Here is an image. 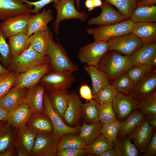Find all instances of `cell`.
Returning <instances> with one entry per match:
<instances>
[{
    "label": "cell",
    "instance_id": "obj_52",
    "mask_svg": "<svg viewBox=\"0 0 156 156\" xmlns=\"http://www.w3.org/2000/svg\"><path fill=\"white\" fill-rule=\"evenodd\" d=\"M15 148L17 155L18 156H29L26 151L19 140L16 144Z\"/></svg>",
    "mask_w": 156,
    "mask_h": 156
},
{
    "label": "cell",
    "instance_id": "obj_53",
    "mask_svg": "<svg viewBox=\"0 0 156 156\" xmlns=\"http://www.w3.org/2000/svg\"><path fill=\"white\" fill-rule=\"evenodd\" d=\"M156 3V0H142L137 1L136 7L154 5Z\"/></svg>",
    "mask_w": 156,
    "mask_h": 156
},
{
    "label": "cell",
    "instance_id": "obj_18",
    "mask_svg": "<svg viewBox=\"0 0 156 156\" xmlns=\"http://www.w3.org/2000/svg\"><path fill=\"white\" fill-rule=\"evenodd\" d=\"M156 88L155 70L147 74L135 84L129 95L138 100L156 92Z\"/></svg>",
    "mask_w": 156,
    "mask_h": 156
},
{
    "label": "cell",
    "instance_id": "obj_27",
    "mask_svg": "<svg viewBox=\"0 0 156 156\" xmlns=\"http://www.w3.org/2000/svg\"><path fill=\"white\" fill-rule=\"evenodd\" d=\"M134 65L149 64L156 58V42L144 43L134 54L129 56Z\"/></svg>",
    "mask_w": 156,
    "mask_h": 156
},
{
    "label": "cell",
    "instance_id": "obj_19",
    "mask_svg": "<svg viewBox=\"0 0 156 156\" xmlns=\"http://www.w3.org/2000/svg\"><path fill=\"white\" fill-rule=\"evenodd\" d=\"M18 140V129L10 125L7 120L0 121V154L15 148Z\"/></svg>",
    "mask_w": 156,
    "mask_h": 156
},
{
    "label": "cell",
    "instance_id": "obj_17",
    "mask_svg": "<svg viewBox=\"0 0 156 156\" xmlns=\"http://www.w3.org/2000/svg\"><path fill=\"white\" fill-rule=\"evenodd\" d=\"M23 0H0V19L23 14H32V8Z\"/></svg>",
    "mask_w": 156,
    "mask_h": 156
},
{
    "label": "cell",
    "instance_id": "obj_38",
    "mask_svg": "<svg viewBox=\"0 0 156 156\" xmlns=\"http://www.w3.org/2000/svg\"><path fill=\"white\" fill-rule=\"evenodd\" d=\"M138 110L146 116L156 118V92L138 100Z\"/></svg>",
    "mask_w": 156,
    "mask_h": 156
},
{
    "label": "cell",
    "instance_id": "obj_22",
    "mask_svg": "<svg viewBox=\"0 0 156 156\" xmlns=\"http://www.w3.org/2000/svg\"><path fill=\"white\" fill-rule=\"evenodd\" d=\"M52 10L44 8L41 12L32 14L29 19L27 35L29 37L34 32L48 27V23L54 18Z\"/></svg>",
    "mask_w": 156,
    "mask_h": 156
},
{
    "label": "cell",
    "instance_id": "obj_26",
    "mask_svg": "<svg viewBox=\"0 0 156 156\" xmlns=\"http://www.w3.org/2000/svg\"><path fill=\"white\" fill-rule=\"evenodd\" d=\"M52 31L48 27L38 31L29 37L30 45L37 52L46 55Z\"/></svg>",
    "mask_w": 156,
    "mask_h": 156
},
{
    "label": "cell",
    "instance_id": "obj_10",
    "mask_svg": "<svg viewBox=\"0 0 156 156\" xmlns=\"http://www.w3.org/2000/svg\"><path fill=\"white\" fill-rule=\"evenodd\" d=\"M32 14H23L3 20L0 23V29L6 38L23 33L27 34L29 19Z\"/></svg>",
    "mask_w": 156,
    "mask_h": 156
},
{
    "label": "cell",
    "instance_id": "obj_14",
    "mask_svg": "<svg viewBox=\"0 0 156 156\" xmlns=\"http://www.w3.org/2000/svg\"><path fill=\"white\" fill-rule=\"evenodd\" d=\"M99 8L101 10V14L98 16L89 20L88 21V25H97L99 26L108 25L129 19L104 1H103L102 5Z\"/></svg>",
    "mask_w": 156,
    "mask_h": 156
},
{
    "label": "cell",
    "instance_id": "obj_58",
    "mask_svg": "<svg viewBox=\"0 0 156 156\" xmlns=\"http://www.w3.org/2000/svg\"><path fill=\"white\" fill-rule=\"evenodd\" d=\"M94 7H99L102 5L103 1L102 0H92Z\"/></svg>",
    "mask_w": 156,
    "mask_h": 156
},
{
    "label": "cell",
    "instance_id": "obj_13",
    "mask_svg": "<svg viewBox=\"0 0 156 156\" xmlns=\"http://www.w3.org/2000/svg\"><path fill=\"white\" fill-rule=\"evenodd\" d=\"M43 104L44 107V112L50 118L55 133L60 137L63 135L68 133L79 134L80 127H72L66 125L53 109L48 95L45 92L43 96Z\"/></svg>",
    "mask_w": 156,
    "mask_h": 156
},
{
    "label": "cell",
    "instance_id": "obj_45",
    "mask_svg": "<svg viewBox=\"0 0 156 156\" xmlns=\"http://www.w3.org/2000/svg\"><path fill=\"white\" fill-rule=\"evenodd\" d=\"M98 108L99 120L102 124L111 123L117 120L112 102L107 104H98Z\"/></svg>",
    "mask_w": 156,
    "mask_h": 156
},
{
    "label": "cell",
    "instance_id": "obj_11",
    "mask_svg": "<svg viewBox=\"0 0 156 156\" xmlns=\"http://www.w3.org/2000/svg\"><path fill=\"white\" fill-rule=\"evenodd\" d=\"M49 70V66L46 62L27 71L19 73L13 88H28L34 86Z\"/></svg>",
    "mask_w": 156,
    "mask_h": 156
},
{
    "label": "cell",
    "instance_id": "obj_44",
    "mask_svg": "<svg viewBox=\"0 0 156 156\" xmlns=\"http://www.w3.org/2000/svg\"><path fill=\"white\" fill-rule=\"evenodd\" d=\"M118 92L129 94L134 84L126 72L125 73L114 80L112 84Z\"/></svg>",
    "mask_w": 156,
    "mask_h": 156
},
{
    "label": "cell",
    "instance_id": "obj_40",
    "mask_svg": "<svg viewBox=\"0 0 156 156\" xmlns=\"http://www.w3.org/2000/svg\"><path fill=\"white\" fill-rule=\"evenodd\" d=\"M107 3L116 7L118 11L130 19L136 7L137 0H105Z\"/></svg>",
    "mask_w": 156,
    "mask_h": 156
},
{
    "label": "cell",
    "instance_id": "obj_30",
    "mask_svg": "<svg viewBox=\"0 0 156 156\" xmlns=\"http://www.w3.org/2000/svg\"><path fill=\"white\" fill-rule=\"evenodd\" d=\"M130 19L134 23H156V6H143L136 7Z\"/></svg>",
    "mask_w": 156,
    "mask_h": 156
},
{
    "label": "cell",
    "instance_id": "obj_29",
    "mask_svg": "<svg viewBox=\"0 0 156 156\" xmlns=\"http://www.w3.org/2000/svg\"><path fill=\"white\" fill-rule=\"evenodd\" d=\"M84 69L90 78L92 95L102 88L110 84V81L105 74L96 66L87 65L84 66Z\"/></svg>",
    "mask_w": 156,
    "mask_h": 156
},
{
    "label": "cell",
    "instance_id": "obj_56",
    "mask_svg": "<svg viewBox=\"0 0 156 156\" xmlns=\"http://www.w3.org/2000/svg\"><path fill=\"white\" fill-rule=\"evenodd\" d=\"M99 156H116V154L114 149L112 148L105 151Z\"/></svg>",
    "mask_w": 156,
    "mask_h": 156
},
{
    "label": "cell",
    "instance_id": "obj_46",
    "mask_svg": "<svg viewBox=\"0 0 156 156\" xmlns=\"http://www.w3.org/2000/svg\"><path fill=\"white\" fill-rule=\"evenodd\" d=\"M6 37L0 29V61L6 69L11 60L13 56L10 46L6 41Z\"/></svg>",
    "mask_w": 156,
    "mask_h": 156
},
{
    "label": "cell",
    "instance_id": "obj_59",
    "mask_svg": "<svg viewBox=\"0 0 156 156\" xmlns=\"http://www.w3.org/2000/svg\"><path fill=\"white\" fill-rule=\"evenodd\" d=\"M9 71L6 69L0 64V74L8 72Z\"/></svg>",
    "mask_w": 156,
    "mask_h": 156
},
{
    "label": "cell",
    "instance_id": "obj_47",
    "mask_svg": "<svg viewBox=\"0 0 156 156\" xmlns=\"http://www.w3.org/2000/svg\"><path fill=\"white\" fill-rule=\"evenodd\" d=\"M60 0H40L35 2H31L28 0H23V2L27 4L30 7L32 8V6L34 7L32 9V13H36L40 12L42 9L47 5L52 2L55 3Z\"/></svg>",
    "mask_w": 156,
    "mask_h": 156
},
{
    "label": "cell",
    "instance_id": "obj_3",
    "mask_svg": "<svg viewBox=\"0 0 156 156\" xmlns=\"http://www.w3.org/2000/svg\"><path fill=\"white\" fill-rule=\"evenodd\" d=\"M46 62V55L35 51L30 45L21 54L13 57L6 69L20 73Z\"/></svg>",
    "mask_w": 156,
    "mask_h": 156
},
{
    "label": "cell",
    "instance_id": "obj_31",
    "mask_svg": "<svg viewBox=\"0 0 156 156\" xmlns=\"http://www.w3.org/2000/svg\"><path fill=\"white\" fill-rule=\"evenodd\" d=\"M145 115L138 110L132 112L123 121L121 122L118 134L121 137L129 135L142 121Z\"/></svg>",
    "mask_w": 156,
    "mask_h": 156
},
{
    "label": "cell",
    "instance_id": "obj_39",
    "mask_svg": "<svg viewBox=\"0 0 156 156\" xmlns=\"http://www.w3.org/2000/svg\"><path fill=\"white\" fill-rule=\"evenodd\" d=\"M18 130L19 140L29 156H31L36 134L26 126Z\"/></svg>",
    "mask_w": 156,
    "mask_h": 156
},
{
    "label": "cell",
    "instance_id": "obj_25",
    "mask_svg": "<svg viewBox=\"0 0 156 156\" xmlns=\"http://www.w3.org/2000/svg\"><path fill=\"white\" fill-rule=\"evenodd\" d=\"M131 32L145 43L156 42V23H134Z\"/></svg>",
    "mask_w": 156,
    "mask_h": 156
},
{
    "label": "cell",
    "instance_id": "obj_28",
    "mask_svg": "<svg viewBox=\"0 0 156 156\" xmlns=\"http://www.w3.org/2000/svg\"><path fill=\"white\" fill-rule=\"evenodd\" d=\"M52 107L63 120L68 104V89L58 90L48 95Z\"/></svg>",
    "mask_w": 156,
    "mask_h": 156
},
{
    "label": "cell",
    "instance_id": "obj_24",
    "mask_svg": "<svg viewBox=\"0 0 156 156\" xmlns=\"http://www.w3.org/2000/svg\"><path fill=\"white\" fill-rule=\"evenodd\" d=\"M27 88L16 89L12 88L0 99V105L8 112L25 102Z\"/></svg>",
    "mask_w": 156,
    "mask_h": 156
},
{
    "label": "cell",
    "instance_id": "obj_5",
    "mask_svg": "<svg viewBox=\"0 0 156 156\" xmlns=\"http://www.w3.org/2000/svg\"><path fill=\"white\" fill-rule=\"evenodd\" d=\"M76 0H60L53 3V6L56 9L57 14L53 23L54 31L57 36L59 33V27L60 23L63 20L76 19L82 21H86L88 14L85 12H79L75 7Z\"/></svg>",
    "mask_w": 156,
    "mask_h": 156
},
{
    "label": "cell",
    "instance_id": "obj_7",
    "mask_svg": "<svg viewBox=\"0 0 156 156\" xmlns=\"http://www.w3.org/2000/svg\"><path fill=\"white\" fill-rule=\"evenodd\" d=\"M107 42L109 45L108 51L115 50L128 56L134 54L145 43L132 32L111 38Z\"/></svg>",
    "mask_w": 156,
    "mask_h": 156
},
{
    "label": "cell",
    "instance_id": "obj_9",
    "mask_svg": "<svg viewBox=\"0 0 156 156\" xmlns=\"http://www.w3.org/2000/svg\"><path fill=\"white\" fill-rule=\"evenodd\" d=\"M60 138L54 132L36 134L31 156H57Z\"/></svg>",
    "mask_w": 156,
    "mask_h": 156
},
{
    "label": "cell",
    "instance_id": "obj_15",
    "mask_svg": "<svg viewBox=\"0 0 156 156\" xmlns=\"http://www.w3.org/2000/svg\"><path fill=\"white\" fill-rule=\"evenodd\" d=\"M155 127L149 124L145 116L133 131L129 134L140 153H143L154 133Z\"/></svg>",
    "mask_w": 156,
    "mask_h": 156
},
{
    "label": "cell",
    "instance_id": "obj_12",
    "mask_svg": "<svg viewBox=\"0 0 156 156\" xmlns=\"http://www.w3.org/2000/svg\"><path fill=\"white\" fill-rule=\"evenodd\" d=\"M138 101L131 95L118 92L112 103L114 110L119 121L122 122L132 112L138 110Z\"/></svg>",
    "mask_w": 156,
    "mask_h": 156
},
{
    "label": "cell",
    "instance_id": "obj_6",
    "mask_svg": "<svg viewBox=\"0 0 156 156\" xmlns=\"http://www.w3.org/2000/svg\"><path fill=\"white\" fill-rule=\"evenodd\" d=\"M73 73L69 71L49 70L41 79V84L49 93L58 90L68 89L75 80Z\"/></svg>",
    "mask_w": 156,
    "mask_h": 156
},
{
    "label": "cell",
    "instance_id": "obj_4",
    "mask_svg": "<svg viewBox=\"0 0 156 156\" xmlns=\"http://www.w3.org/2000/svg\"><path fill=\"white\" fill-rule=\"evenodd\" d=\"M130 19L114 24L87 28V32L92 35L95 41L107 42L111 38L131 32L134 24Z\"/></svg>",
    "mask_w": 156,
    "mask_h": 156
},
{
    "label": "cell",
    "instance_id": "obj_23",
    "mask_svg": "<svg viewBox=\"0 0 156 156\" xmlns=\"http://www.w3.org/2000/svg\"><path fill=\"white\" fill-rule=\"evenodd\" d=\"M45 89L40 84L28 88L25 95V102L34 112H43L44 95Z\"/></svg>",
    "mask_w": 156,
    "mask_h": 156
},
{
    "label": "cell",
    "instance_id": "obj_35",
    "mask_svg": "<svg viewBox=\"0 0 156 156\" xmlns=\"http://www.w3.org/2000/svg\"><path fill=\"white\" fill-rule=\"evenodd\" d=\"M29 38L27 34L23 33L8 38V43L13 57L20 54L29 47Z\"/></svg>",
    "mask_w": 156,
    "mask_h": 156
},
{
    "label": "cell",
    "instance_id": "obj_48",
    "mask_svg": "<svg viewBox=\"0 0 156 156\" xmlns=\"http://www.w3.org/2000/svg\"><path fill=\"white\" fill-rule=\"evenodd\" d=\"M86 155L85 149L66 148L57 151V156H83Z\"/></svg>",
    "mask_w": 156,
    "mask_h": 156
},
{
    "label": "cell",
    "instance_id": "obj_21",
    "mask_svg": "<svg viewBox=\"0 0 156 156\" xmlns=\"http://www.w3.org/2000/svg\"><path fill=\"white\" fill-rule=\"evenodd\" d=\"M34 112L24 102L8 112L6 120L10 125L19 129L26 125Z\"/></svg>",
    "mask_w": 156,
    "mask_h": 156
},
{
    "label": "cell",
    "instance_id": "obj_8",
    "mask_svg": "<svg viewBox=\"0 0 156 156\" xmlns=\"http://www.w3.org/2000/svg\"><path fill=\"white\" fill-rule=\"evenodd\" d=\"M109 48L108 42L94 41L80 48L78 59L82 64L96 67Z\"/></svg>",
    "mask_w": 156,
    "mask_h": 156
},
{
    "label": "cell",
    "instance_id": "obj_50",
    "mask_svg": "<svg viewBox=\"0 0 156 156\" xmlns=\"http://www.w3.org/2000/svg\"><path fill=\"white\" fill-rule=\"evenodd\" d=\"M121 122L118 120L113 122L108 140L114 143L117 140L119 127Z\"/></svg>",
    "mask_w": 156,
    "mask_h": 156
},
{
    "label": "cell",
    "instance_id": "obj_42",
    "mask_svg": "<svg viewBox=\"0 0 156 156\" xmlns=\"http://www.w3.org/2000/svg\"><path fill=\"white\" fill-rule=\"evenodd\" d=\"M118 91L112 84H110L100 89L92 95L93 99L99 104L112 102Z\"/></svg>",
    "mask_w": 156,
    "mask_h": 156
},
{
    "label": "cell",
    "instance_id": "obj_36",
    "mask_svg": "<svg viewBox=\"0 0 156 156\" xmlns=\"http://www.w3.org/2000/svg\"><path fill=\"white\" fill-rule=\"evenodd\" d=\"M87 146L84 140L78 135L70 133L63 135L61 137L57 148V151L68 148L85 149Z\"/></svg>",
    "mask_w": 156,
    "mask_h": 156
},
{
    "label": "cell",
    "instance_id": "obj_33",
    "mask_svg": "<svg viewBox=\"0 0 156 156\" xmlns=\"http://www.w3.org/2000/svg\"><path fill=\"white\" fill-rule=\"evenodd\" d=\"M117 138L114 143L116 156H138L139 153L138 149L131 140L125 136Z\"/></svg>",
    "mask_w": 156,
    "mask_h": 156
},
{
    "label": "cell",
    "instance_id": "obj_34",
    "mask_svg": "<svg viewBox=\"0 0 156 156\" xmlns=\"http://www.w3.org/2000/svg\"><path fill=\"white\" fill-rule=\"evenodd\" d=\"M114 145V143L101 134L92 143L87 145L85 150L87 155L99 156L105 151L112 149Z\"/></svg>",
    "mask_w": 156,
    "mask_h": 156
},
{
    "label": "cell",
    "instance_id": "obj_32",
    "mask_svg": "<svg viewBox=\"0 0 156 156\" xmlns=\"http://www.w3.org/2000/svg\"><path fill=\"white\" fill-rule=\"evenodd\" d=\"M102 123L99 121L91 124L83 122L80 127L79 136L85 141L87 145L94 142L101 134Z\"/></svg>",
    "mask_w": 156,
    "mask_h": 156
},
{
    "label": "cell",
    "instance_id": "obj_41",
    "mask_svg": "<svg viewBox=\"0 0 156 156\" xmlns=\"http://www.w3.org/2000/svg\"><path fill=\"white\" fill-rule=\"evenodd\" d=\"M156 70V67L149 64L133 65L127 72L134 85L148 73Z\"/></svg>",
    "mask_w": 156,
    "mask_h": 156
},
{
    "label": "cell",
    "instance_id": "obj_54",
    "mask_svg": "<svg viewBox=\"0 0 156 156\" xmlns=\"http://www.w3.org/2000/svg\"><path fill=\"white\" fill-rule=\"evenodd\" d=\"M8 112L0 105V121L6 120Z\"/></svg>",
    "mask_w": 156,
    "mask_h": 156
},
{
    "label": "cell",
    "instance_id": "obj_57",
    "mask_svg": "<svg viewBox=\"0 0 156 156\" xmlns=\"http://www.w3.org/2000/svg\"><path fill=\"white\" fill-rule=\"evenodd\" d=\"M147 119L150 125L156 127V118L146 116Z\"/></svg>",
    "mask_w": 156,
    "mask_h": 156
},
{
    "label": "cell",
    "instance_id": "obj_55",
    "mask_svg": "<svg viewBox=\"0 0 156 156\" xmlns=\"http://www.w3.org/2000/svg\"><path fill=\"white\" fill-rule=\"evenodd\" d=\"M84 5L85 7L88 9L89 11H91L95 8L92 0H86Z\"/></svg>",
    "mask_w": 156,
    "mask_h": 156
},
{
    "label": "cell",
    "instance_id": "obj_16",
    "mask_svg": "<svg viewBox=\"0 0 156 156\" xmlns=\"http://www.w3.org/2000/svg\"><path fill=\"white\" fill-rule=\"evenodd\" d=\"M83 103L75 91L68 93V104L65 112L63 121L68 126H79L82 120L81 110Z\"/></svg>",
    "mask_w": 156,
    "mask_h": 156
},
{
    "label": "cell",
    "instance_id": "obj_37",
    "mask_svg": "<svg viewBox=\"0 0 156 156\" xmlns=\"http://www.w3.org/2000/svg\"><path fill=\"white\" fill-rule=\"evenodd\" d=\"M83 104L81 118L83 122L91 124L99 121L98 104L94 99Z\"/></svg>",
    "mask_w": 156,
    "mask_h": 156
},
{
    "label": "cell",
    "instance_id": "obj_1",
    "mask_svg": "<svg viewBox=\"0 0 156 156\" xmlns=\"http://www.w3.org/2000/svg\"><path fill=\"white\" fill-rule=\"evenodd\" d=\"M133 65L129 56L112 50L105 54L96 67L105 74L109 81H113L127 72Z\"/></svg>",
    "mask_w": 156,
    "mask_h": 156
},
{
    "label": "cell",
    "instance_id": "obj_60",
    "mask_svg": "<svg viewBox=\"0 0 156 156\" xmlns=\"http://www.w3.org/2000/svg\"><path fill=\"white\" fill-rule=\"evenodd\" d=\"M76 4L77 7V9L79 11H80L79 7V0H76Z\"/></svg>",
    "mask_w": 156,
    "mask_h": 156
},
{
    "label": "cell",
    "instance_id": "obj_2",
    "mask_svg": "<svg viewBox=\"0 0 156 156\" xmlns=\"http://www.w3.org/2000/svg\"><path fill=\"white\" fill-rule=\"evenodd\" d=\"M46 56L51 71L73 72L79 70L78 66L70 59L63 47L59 42L54 41L52 32Z\"/></svg>",
    "mask_w": 156,
    "mask_h": 156
},
{
    "label": "cell",
    "instance_id": "obj_61",
    "mask_svg": "<svg viewBox=\"0 0 156 156\" xmlns=\"http://www.w3.org/2000/svg\"><path fill=\"white\" fill-rule=\"evenodd\" d=\"M140 0H137V1H140Z\"/></svg>",
    "mask_w": 156,
    "mask_h": 156
},
{
    "label": "cell",
    "instance_id": "obj_20",
    "mask_svg": "<svg viewBox=\"0 0 156 156\" xmlns=\"http://www.w3.org/2000/svg\"><path fill=\"white\" fill-rule=\"evenodd\" d=\"M36 134L54 132L52 122L44 112H34L26 125Z\"/></svg>",
    "mask_w": 156,
    "mask_h": 156
},
{
    "label": "cell",
    "instance_id": "obj_43",
    "mask_svg": "<svg viewBox=\"0 0 156 156\" xmlns=\"http://www.w3.org/2000/svg\"><path fill=\"white\" fill-rule=\"evenodd\" d=\"M18 74L9 71L0 74V99L13 87Z\"/></svg>",
    "mask_w": 156,
    "mask_h": 156
},
{
    "label": "cell",
    "instance_id": "obj_51",
    "mask_svg": "<svg viewBox=\"0 0 156 156\" xmlns=\"http://www.w3.org/2000/svg\"><path fill=\"white\" fill-rule=\"evenodd\" d=\"M80 97L87 101H90L93 99L91 90L88 85H82L79 89Z\"/></svg>",
    "mask_w": 156,
    "mask_h": 156
},
{
    "label": "cell",
    "instance_id": "obj_49",
    "mask_svg": "<svg viewBox=\"0 0 156 156\" xmlns=\"http://www.w3.org/2000/svg\"><path fill=\"white\" fill-rule=\"evenodd\" d=\"M144 156H153L156 154V132L153 133L151 139L143 152Z\"/></svg>",
    "mask_w": 156,
    "mask_h": 156
}]
</instances>
